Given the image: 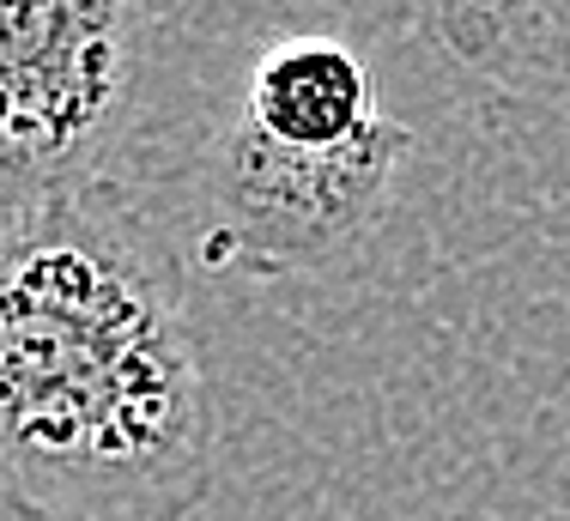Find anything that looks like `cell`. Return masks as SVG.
Returning a JSON list of instances; mask_svg holds the SVG:
<instances>
[{"label":"cell","instance_id":"cell-1","mask_svg":"<svg viewBox=\"0 0 570 521\" xmlns=\"http://www.w3.org/2000/svg\"><path fill=\"white\" fill-rule=\"evenodd\" d=\"M219 394L183 285L110 183L0 213V503L12 521H188Z\"/></svg>","mask_w":570,"mask_h":521},{"label":"cell","instance_id":"cell-2","mask_svg":"<svg viewBox=\"0 0 570 521\" xmlns=\"http://www.w3.org/2000/svg\"><path fill=\"white\" fill-rule=\"evenodd\" d=\"M413 134L376 121L346 146H279L230 128L207 153V267L249 279H341L395 218Z\"/></svg>","mask_w":570,"mask_h":521},{"label":"cell","instance_id":"cell-3","mask_svg":"<svg viewBox=\"0 0 570 521\" xmlns=\"http://www.w3.org/2000/svg\"><path fill=\"white\" fill-rule=\"evenodd\" d=\"M140 55L146 0H0V213L104 183Z\"/></svg>","mask_w":570,"mask_h":521},{"label":"cell","instance_id":"cell-4","mask_svg":"<svg viewBox=\"0 0 570 521\" xmlns=\"http://www.w3.org/2000/svg\"><path fill=\"white\" fill-rule=\"evenodd\" d=\"M237 121L279 146H346L376 128L383 109H376L371 67L346 37L292 31L255 55Z\"/></svg>","mask_w":570,"mask_h":521},{"label":"cell","instance_id":"cell-5","mask_svg":"<svg viewBox=\"0 0 570 521\" xmlns=\"http://www.w3.org/2000/svg\"><path fill=\"white\" fill-rule=\"evenodd\" d=\"M461 67L510 91H570V0H413Z\"/></svg>","mask_w":570,"mask_h":521}]
</instances>
